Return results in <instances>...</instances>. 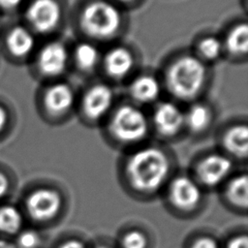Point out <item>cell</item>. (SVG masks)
I'll return each instance as SVG.
<instances>
[{
    "instance_id": "obj_1",
    "label": "cell",
    "mask_w": 248,
    "mask_h": 248,
    "mask_svg": "<svg viewBox=\"0 0 248 248\" xmlns=\"http://www.w3.org/2000/svg\"><path fill=\"white\" fill-rule=\"evenodd\" d=\"M207 81V65L194 53L186 52L167 65L162 82L175 100L193 103L204 91Z\"/></svg>"
},
{
    "instance_id": "obj_2",
    "label": "cell",
    "mask_w": 248,
    "mask_h": 248,
    "mask_svg": "<svg viewBox=\"0 0 248 248\" xmlns=\"http://www.w3.org/2000/svg\"><path fill=\"white\" fill-rule=\"evenodd\" d=\"M170 170L168 154L159 146L147 145L135 150L127 160L126 175L138 191L151 193L166 181Z\"/></svg>"
},
{
    "instance_id": "obj_3",
    "label": "cell",
    "mask_w": 248,
    "mask_h": 248,
    "mask_svg": "<svg viewBox=\"0 0 248 248\" xmlns=\"http://www.w3.org/2000/svg\"><path fill=\"white\" fill-rule=\"evenodd\" d=\"M123 24L121 7L111 0H89L78 14V26L92 42L114 39L122 30Z\"/></svg>"
},
{
    "instance_id": "obj_4",
    "label": "cell",
    "mask_w": 248,
    "mask_h": 248,
    "mask_svg": "<svg viewBox=\"0 0 248 248\" xmlns=\"http://www.w3.org/2000/svg\"><path fill=\"white\" fill-rule=\"evenodd\" d=\"M150 129L149 117L133 103L119 105L108 117V132L121 144H139L148 136Z\"/></svg>"
},
{
    "instance_id": "obj_5",
    "label": "cell",
    "mask_w": 248,
    "mask_h": 248,
    "mask_svg": "<svg viewBox=\"0 0 248 248\" xmlns=\"http://www.w3.org/2000/svg\"><path fill=\"white\" fill-rule=\"evenodd\" d=\"M114 106V91L106 82L89 85L81 95L79 109L82 117L90 123H98L108 117Z\"/></svg>"
},
{
    "instance_id": "obj_6",
    "label": "cell",
    "mask_w": 248,
    "mask_h": 248,
    "mask_svg": "<svg viewBox=\"0 0 248 248\" xmlns=\"http://www.w3.org/2000/svg\"><path fill=\"white\" fill-rule=\"evenodd\" d=\"M25 15L32 30L46 35L54 32L61 25L64 11L58 0H32Z\"/></svg>"
},
{
    "instance_id": "obj_7",
    "label": "cell",
    "mask_w": 248,
    "mask_h": 248,
    "mask_svg": "<svg viewBox=\"0 0 248 248\" xmlns=\"http://www.w3.org/2000/svg\"><path fill=\"white\" fill-rule=\"evenodd\" d=\"M71 62V51L60 41H50L44 45L37 55V68L46 78H57L68 69Z\"/></svg>"
},
{
    "instance_id": "obj_8",
    "label": "cell",
    "mask_w": 248,
    "mask_h": 248,
    "mask_svg": "<svg viewBox=\"0 0 248 248\" xmlns=\"http://www.w3.org/2000/svg\"><path fill=\"white\" fill-rule=\"evenodd\" d=\"M149 120L158 135L171 139L184 130V109L175 102L162 101L156 104Z\"/></svg>"
},
{
    "instance_id": "obj_9",
    "label": "cell",
    "mask_w": 248,
    "mask_h": 248,
    "mask_svg": "<svg viewBox=\"0 0 248 248\" xmlns=\"http://www.w3.org/2000/svg\"><path fill=\"white\" fill-rule=\"evenodd\" d=\"M25 210L28 216L36 222H46L53 219L59 213L62 205L60 194L50 188L33 190L25 200Z\"/></svg>"
},
{
    "instance_id": "obj_10",
    "label": "cell",
    "mask_w": 248,
    "mask_h": 248,
    "mask_svg": "<svg viewBox=\"0 0 248 248\" xmlns=\"http://www.w3.org/2000/svg\"><path fill=\"white\" fill-rule=\"evenodd\" d=\"M101 66L110 79L119 81L132 75L136 66V57L128 46L115 45L103 53Z\"/></svg>"
},
{
    "instance_id": "obj_11",
    "label": "cell",
    "mask_w": 248,
    "mask_h": 248,
    "mask_svg": "<svg viewBox=\"0 0 248 248\" xmlns=\"http://www.w3.org/2000/svg\"><path fill=\"white\" fill-rule=\"evenodd\" d=\"M77 97L73 86L62 80L49 84L43 94L44 108L53 117L67 115L75 107Z\"/></svg>"
},
{
    "instance_id": "obj_12",
    "label": "cell",
    "mask_w": 248,
    "mask_h": 248,
    "mask_svg": "<svg viewBox=\"0 0 248 248\" xmlns=\"http://www.w3.org/2000/svg\"><path fill=\"white\" fill-rule=\"evenodd\" d=\"M232 169L231 158L223 153H210L199 162L197 176L208 187H214L223 182Z\"/></svg>"
},
{
    "instance_id": "obj_13",
    "label": "cell",
    "mask_w": 248,
    "mask_h": 248,
    "mask_svg": "<svg viewBox=\"0 0 248 248\" xmlns=\"http://www.w3.org/2000/svg\"><path fill=\"white\" fill-rule=\"evenodd\" d=\"M168 197L175 208L182 211H191L200 204L202 191L198 183L192 178L178 176L170 182Z\"/></svg>"
},
{
    "instance_id": "obj_14",
    "label": "cell",
    "mask_w": 248,
    "mask_h": 248,
    "mask_svg": "<svg viewBox=\"0 0 248 248\" xmlns=\"http://www.w3.org/2000/svg\"><path fill=\"white\" fill-rule=\"evenodd\" d=\"M163 82L155 75L149 73L139 74L131 78L128 84V94L137 106L156 103L163 91Z\"/></svg>"
},
{
    "instance_id": "obj_15",
    "label": "cell",
    "mask_w": 248,
    "mask_h": 248,
    "mask_svg": "<svg viewBox=\"0 0 248 248\" xmlns=\"http://www.w3.org/2000/svg\"><path fill=\"white\" fill-rule=\"evenodd\" d=\"M222 145L226 155L236 159H245L248 154V128L246 123H234L229 126L222 136Z\"/></svg>"
},
{
    "instance_id": "obj_16",
    "label": "cell",
    "mask_w": 248,
    "mask_h": 248,
    "mask_svg": "<svg viewBox=\"0 0 248 248\" xmlns=\"http://www.w3.org/2000/svg\"><path fill=\"white\" fill-rule=\"evenodd\" d=\"M224 52L233 59L245 58L248 51V25L239 21L232 25L222 38Z\"/></svg>"
},
{
    "instance_id": "obj_17",
    "label": "cell",
    "mask_w": 248,
    "mask_h": 248,
    "mask_svg": "<svg viewBox=\"0 0 248 248\" xmlns=\"http://www.w3.org/2000/svg\"><path fill=\"white\" fill-rule=\"evenodd\" d=\"M213 121L212 109L204 103L195 101L184 109V130L199 135L209 129Z\"/></svg>"
},
{
    "instance_id": "obj_18",
    "label": "cell",
    "mask_w": 248,
    "mask_h": 248,
    "mask_svg": "<svg viewBox=\"0 0 248 248\" xmlns=\"http://www.w3.org/2000/svg\"><path fill=\"white\" fill-rule=\"evenodd\" d=\"M103 53L92 41H81L71 52V60L78 71L90 73L101 66Z\"/></svg>"
},
{
    "instance_id": "obj_19",
    "label": "cell",
    "mask_w": 248,
    "mask_h": 248,
    "mask_svg": "<svg viewBox=\"0 0 248 248\" xmlns=\"http://www.w3.org/2000/svg\"><path fill=\"white\" fill-rule=\"evenodd\" d=\"M6 44L13 55L24 57L34 50L36 39L32 30L23 26H16L8 33Z\"/></svg>"
},
{
    "instance_id": "obj_20",
    "label": "cell",
    "mask_w": 248,
    "mask_h": 248,
    "mask_svg": "<svg viewBox=\"0 0 248 248\" xmlns=\"http://www.w3.org/2000/svg\"><path fill=\"white\" fill-rule=\"evenodd\" d=\"M24 217L22 211L11 203L0 204V234L16 235L22 231Z\"/></svg>"
},
{
    "instance_id": "obj_21",
    "label": "cell",
    "mask_w": 248,
    "mask_h": 248,
    "mask_svg": "<svg viewBox=\"0 0 248 248\" xmlns=\"http://www.w3.org/2000/svg\"><path fill=\"white\" fill-rule=\"evenodd\" d=\"M194 54L206 65L218 61L224 54L222 38L215 35H204L197 41Z\"/></svg>"
},
{
    "instance_id": "obj_22",
    "label": "cell",
    "mask_w": 248,
    "mask_h": 248,
    "mask_svg": "<svg viewBox=\"0 0 248 248\" xmlns=\"http://www.w3.org/2000/svg\"><path fill=\"white\" fill-rule=\"evenodd\" d=\"M228 200L236 207L246 209L248 204V178L246 174L235 176L226 190Z\"/></svg>"
},
{
    "instance_id": "obj_23",
    "label": "cell",
    "mask_w": 248,
    "mask_h": 248,
    "mask_svg": "<svg viewBox=\"0 0 248 248\" xmlns=\"http://www.w3.org/2000/svg\"><path fill=\"white\" fill-rule=\"evenodd\" d=\"M41 243V235L37 231L31 229L19 232L14 241L16 248H40Z\"/></svg>"
},
{
    "instance_id": "obj_24",
    "label": "cell",
    "mask_w": 248,
    "mask_h": 248,
    "mask_svg": "<svg viewBox=\"0 0 248 248\" xmlns=\"http://www.w3.org/2000/svg\"><path fill=\"white\" fill-rule=\"evenodd\" d=\"M121 246L122 248H146L147 238L142 232L134 230L123 236Z\"/></svg>"
},
{
    "instance_id": "obj_25",
    "label": "cell",
    "mask_w": 248,
    "mask_h": 248,
    "mask_svg": "<svg viewBox=\"0 0 248 248\" xmlns=\"http://www.w3.org/2000/svg\"><path fill=\"white\" fill-rule=\"evenodd\" d=\"M11 189L12 186L9 177L5 172L0 170V202L9 196Z\"/></svg>"
},
{
    "instance_id": "obj_26",
    "label": "cell",
    "mask_w": 248,
    "mask_h": 248,
    "mask_svg": "<svg viewBox=\"0 0 248 248\" xmlns=\"http://www.w3.org/2000/svg\"><path fill=\"white\" fill-rule=\"evenodd\" d=\"M191 248H219V246L215 239L208 236H202L195 240Z\"/></svg>"
},
{
    "instance_id": "obj_27",
    "label": "cell",
    "mask_w": 248,
    "mask_h": 248,
    "mask_svg": "<svg viewBox=\"0 0 248 248\" xmlns=\"http://www.w3.org/2000/svg\"><path fill=\"white\" fill-rule=\"evenodd\" d=\"M227 248H248V238L245 234L232 237L227 244Z\"/></svg>"
},
{
    "instance_id": "obj_28",
    "label": "cell",
    "mask_w": 248,
    "mask_h": 248,
    "mask_svg": "<svg viewBox=\"0 0 248 248\" xmlns=\"http://www.w3.org/2000/svg\"><path fill=\"white\" fill-rule=\"evenodd\" d=\"M22 2L23 0H0V6L3 9L12 10L17 8Z\"/></svg>"
},
{
    "instance_id": "obj_29",
    "label": "cell",
    "mask_w": 248,
    "mask_h": 248,
    "mask_svg": "<svg viewBox=\"0 0 248 248\" xmlns=\"http://www.w3.org/2000/svg\"><path fill=\"white\" fill-rule=\"evenodd\" d=\"M59 248H85L84 244L78 239H70L63 242Z\"/></svg>"
},
{
    "instance_id": "obj_30",
    "label": "cell",
    "mask_w": 248,
    "mask_h": 248,
    "mask_svg": "<svg viewBox=\"0 0 248 248\" xmlns=\"http://www.w3.org/2000/svg\"><path fill=\"white\" fill-rule=\"evenodd\" d=\"M7 120H8V114H7L6 110H5V108L0 106V132L6 126Z\"/></svg>"
},
{
    "instance_id": "obj_31",
    "label": "cell",
    "mask_w": 248,
    "mask_h": 248,
    "mask_svg": "<svg viewBox=\"0 0 248 248\" xmlns=\"http://www.w3.org/2000/svg\"><path fill=\"white\" fill-rule=\"evenodd\" d=\"M0 248H16L14 242L5 237H0Z\"/></svg>"
},
{
    "instance_id": "obj_32",
    "label": "cell",
    "mask_w": 248,
    "mask_h": 248,
    "mask_svg": "<svg viewBox=\"0 0 248 248\" xmlns=\"http://www.w3.org/2000/svg\"><path fill=\"white\" fill-rule=\"evenodd\" d=\"M113 1L115 4H117L118 6H121V5H131L132 3L138 1V0H111Z\"/></svg>"
},
{
    "instance_id": "obj_33",
    "label": "cell",
    "mask_w": 248,
    "mask_h": 248,
    "mask_svg": "<svg viewBox=\"0 0 248 248\" xmlns=\"http://www.w3.org/2000/svg\"><path fill=\"white\" fill-rule=\"evenodd\" d=\"M98 248H109V247H107V246H100V247H98Z\"/></svg>"
}]
</instances>
